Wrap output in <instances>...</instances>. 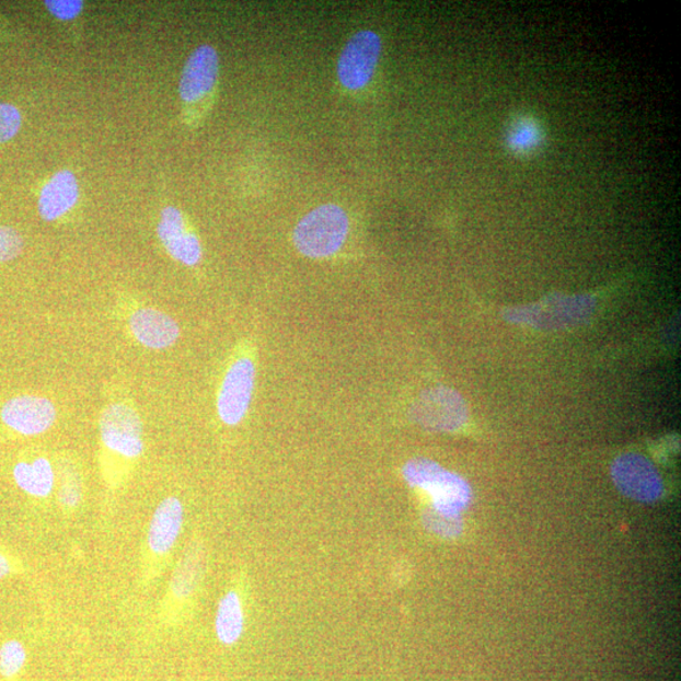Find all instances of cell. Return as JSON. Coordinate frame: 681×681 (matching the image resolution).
<instances>
[{
	"label": "cell",
	"mask_w": 681,
	"mask_h": 681,
	"mask_svg": "<svg viewBox=\"0 0 681 681\" xmlns=\"http://www.w3.org/2000/svg\"><path fill=\"white\" fill-rule=\"evenodd\" d=\"M381 53V41L376 32L360 31L348 41L338 58L340 84L348 90L367 86L376 72Z\"/></svg>",
	"instance_id": "cell-4"
},
{
	"label": "cell",
	"mask_w": 681,
	"mask_h": 681,
	"mask_svg": "<svg viewBox=\"0 0 681 681\" xmlns=\"http://www.w3.org/2000/svg\"><path fill=\"white\" fill-rule=\"evenodd\" d=\"M128 326L137 343L151 350L170 348L177 343L181 335L178 323L170 314L151 307L132 312Z\"/></svg>",
	"instance_id": "cell-11"
},
{
	"label": "cell",
	"mask_w": 681,
	"mask_h": 681,
	"mask_svg": "<svg viewBox=\"0 0 681 681\" xmlns=\"http://www.w3.org/2000/svg\"><path fill=\"white\" fill-rule=\"evenodd\" d=\"M612 477L622 494L639 503L659 500L663 492L659 472L642 454L620 455L613 463Z\"/></svg>",
	"instance_id": "cell-7"
},
{
	"label": "cell",
	"mask_w": 681,
	"mask_h": 681,
	"mask_svg": "<svg viewBox=\"0 0 681 681\" xmlns=\"http://www.w3.org/2000/svg\"><path fill=\"white\" fill-rule=\"evenodd\" d=\"M26 661V647L19 639H10L0 646V674L5 679L19 676Z\"/></svg>",
	"instance_id": "cell-20"
},
{
	"label": "cell",
	"mask_w": 681,
	"mask_h": 681,
	"mask_svg": "<svg viewBox=\"0 0 681 681\" xmlns=\"http://www.w3.org/2000/svg\"><path fill=\"white\" fill-rule=\"evenodd\" d=\"M184 504L176 496L165 497L157 506L149 522L147 543L157 556L168 555L176 544L184 527Z\"/></svg>",
	"instance_id": "cell-13"
},
{
	"label": "cell",
	"mask_w": 681,
	"mask_h": 681,
	"mask_svg": "<svg viewBox=\"0 0 681 681\" xmlns=\"http://www.w3.org/2000/svg\"><path fill=\"white\" fill-rule=\"evenodd\" d=\"M255 385V365L247 357L231 365L222 380L218 413L227 426H238L251 406Z\"/></svg>",
	"instance_id": "cell-6"
},
{
	"label": "cell",
	"mask_w": 681,
	"mask_h": 681,
	"mask_svg": "<svg viewBox=\"0 0 681 681\" xmlns=\"http://www.w3.org/2000/svg\"><path fill=\"white\" fill-rule=\"evenodd\" d=\"M82 500V483L78 470L70 463H62L58 469V501L62 508L77 509Z\"/></svg>",
	"instance_id": "cell-19"
},
{
	"label": "cell",
	"mask_w": 681,
	"mask_h": 681,
	"mask_svg": "<svg viewBox=\"0 0 681 681\" xmlns=\"http://www.w3.org/2000/svg\"><path fill=\"white\" fill-rule=\"evenodd\" d=\"M403 476L414 488L422 489L431 500L435 511L447 517H461L469 508L472 493L468 481L440 468L435 461L415 459L405 464Z\"/></svg>",
	"instance_id": "cell-1"
},
{
	"label": "cell",
	"mask_w": 681,
	"mask_h": 681,
	"mask_svg": "<svg viewBox=\"0 0 681 681\" xmlns=\"http://www.w3.org/2000/svg\"><path fill=\"white\" fill-rule=\"evenodd\" d=\"M13 573V564L10 556L0 551V579L10 577Z\"/></svg>",
	"instance_id": "cell-25"
},
{
	"label": "cell",
	"mask_w": 681,
	"mask_h": 681,
	"mask_svg": "<svg viewBox=\"0 0 681 681\" xmlns=\"http://www.w3.org/2000/svg\"><path fill=\"white\" fill-rule=\"evenodd\" d=\"M57 419L55 404L37 395H19L7 401L0 409L3 425L24 437L46 434Z\"/></svg>",
	"instance_id": "cell-8"
},
{
	"label": "cell",
	"mask_w": 681,
	"mask_h": 681,
	"mask_svg": "<svg viewBox=\"0 0 681 681\" xmlns=\"http://www.w3.org/2000/svg\"><path fill=\"white\" fill-rule=\"evenodd\" d=\"M348 216L338 205L319 206L297 223L293 242L298 252L312 259L336 254L346 242Z\"/></svg>",
	"instance_id": "cell-2"
},
{
	"label": "cell",
	"mask_w": 681,
	"mask_h": 681,
	"mask_svg": "<svg viewBox=\"0 0 681 681\" xmlns=\"http://www.w3.org/2000/svg\"><path fill=\"white\" fill-rule=\"evenodd\" d=\"M23 239L11 227H0V263L15 259L23 251Z\"/></svg>",
	"instance_id": "cell-23"
},
{
	"label": "cell",
	"mask_w": 681,
	"mask_h": 681,
	"mask_svg": "<svg viewBox=\"0 0 681 681\" xmlns=\"http://www.w3.org/2000/svg\"><path fill=\"white\" fill-rule=\"evenodd\" d=\"M219 74V56L209 45L199 46L188 57L180 81V95L195 103L212 90Z\"/></svg>",
	"instance_id": "cell-12"
},
{
	"label": "cell",
	"mask_w": 681,
	"mask_h": 681,
	"mask_svg": "<svg viewBox=\"0 0 681 681\" xmlns=\"http://www.w3.org/2000/svg\"><path fill=\"white\" fill-rule=\"evenodd\" d=\"M14 483L24 494L36 498H46L53 494L56 485V471L46 457L32 461H21L13 469Z\"/></svg>",
	"instance_id": "cell-15"
},
{
	"label": "cell",
	"mask_w": 681,
	"mask_h": 681,
	"mask_svg": "<svg viewBox=\"0 0 681 681\" xmlns=\"http://www.w3.org/2000/svg\"><path fill=\"white\" fill-rule=\"evenodd\" d=\"M79 199L78 178L71 171L57 172L41 191L38 211L46 221L60 219Z\"/></svg>",
	"instance_id": "cell-14"
},
{
	"label": "cell",
	"mask_w": 681,
	"mask_h": 681,
	"mask_svg": "<svg viewBox=\"0 0 681 681\" xmlns=\"http://www.w3.org/2000/svg\"><path fill=\"white\" fill-rule=\"evenodd\" d=\"M45 5L57 19L64 21L73 20L84 8L81 0H46Z\"/></svg>",
	"instance_id": "cell-24"
},
{
	"label": "cell",
	"mask_w": 681,
	"mask_h": 681,
	"mask_svg": "<svg viewBox=\"0 0 681 681\" xmlns=\"http://www.w3.org/2000/svg\"><path fill=\"white\" fill-rule=\"evenodd\" d=\"M245 616L242 598L235 591L223 596L215 617V633L226 646L235 645L244 634Z\"/></svg>",
	"instance_id": "cell-16"
},
{
	"label": "cell",
	"mask_w": 681,
	"mask_h": 681,
	"mask_svg": "<svg viewBox=\"0 0 681 681\" xmlns=\"http://www.w3.org/2000/svg\"><path fill=\"white\" fill-rule=\"evenodd\" d=\"M205 569V554L203 547L194 544L188 547L174 569L170 591L177 600H186L196 591L201 582Z\"/></svg>",
	"instance_id": "cell-17"
},
{
	"label": "cell",
	"mask_w": 681,
	"mask_h": 681,
	"mask_svg": "<svg viewBox=\"0 0 681 681\" xmlns=\"http://www.w3.org/2000/svg\"><path fill=\"white\" fill-rule=\"evenodd\" d=\"M100 438L107 451L126 460H137L145 451L143 423L132 406L113 403L99 422Z\"/></svg>",
	"instance_id": "cell-3"
},
{
	"label": "cell",
	"mask_w": 681,
	"mask_h": 681,
	"mask_svg": "<svg viewBox=\"0 0 681 681\" xmlns=\"http://www.w3.org/2000/svg\"><path fill=\"white\" fill-rule=\"evenodd\" d=\"M22 115L12 104L0 103V143H5L19 132Z\"/></svg>",
	"instance_id": "cell-22"
},
{
	"label": "cell",
	"mask_w": 681,
	"mask_h": 681,
	"mask_svg": "<svg viewBox=\"0 0 681 681\" xmlns=\"http://www.w3.org/2000/svg\"><path fill=\"white\" fill-rule=\"evenodd\" d=\"M412 417L420 426L440 431L461 428L468 419L463 399L448 388L429 389L412 408Z\"/></svg>",
	"instance_id": "cell-5"
},
{
	"label": "cell",
	"mask_w": 681,
	"mask_h": 681,
	"mask_svg": "<svg viewBox=\"0 0 681 681\" xmlns=\"http://www.w3.org/2000/svg\"><path fill=\"white\" fill-rule=\"evenodd\" d=\"M157 234L173 259L187 267H195L201 261V243L194 232L186 229L184 216L176 207H165L162 211Z\"/></svg>",
	"instance_id": "cell-10"
},
{
	"label": "cell",
	"mask_w": 681,
	"mask_h": 681,
	"mask_svg": "<svg viewBox=\"0 0 681 681\" xmlns=\"http://www.w3.org/2000/svg\"><path fill=\"white\" fill-rule=\"evenodd\" d=\"M544 142L542 127L533 118H520L508 130L506 143L515 154L526 155L536 151Z\"/></svg>",
	"instance_id": "cell-18"
},
{
	"label": "cell",
	"mask_w": 681,
	"mask_h": 681,
	"mask_svg": "<svg viewBox=\"0 0 681 681\" xmlns=\"http://www.w3.org/2000/svg\"><path fill=\"white\" fill-rule=\"evenodd\" d=\"M423 522L431 533L446 539L459 536L463 530L461 517H447V515L439 513L434 509H429L423 515Z\"/></svg>",
	"instance_id": "cell-21"
},
{
	"label": "cell",
	"mask_w": 681,
	"mask_h": 681,
	"mask_svg": "<svg viewBox=\"0 0 681 681\" xmlns=\"http://www.w3.org/2000/svg\"><path fill=\"white\" fill-rule=\"evenodd\" d=\"M592 301L585 297H555L543 303L512 311L510 319L535 327L561 328L577 325L592 311Z\"/></svg>",
	"instance_id": "cell-9"
}]
</instances>
